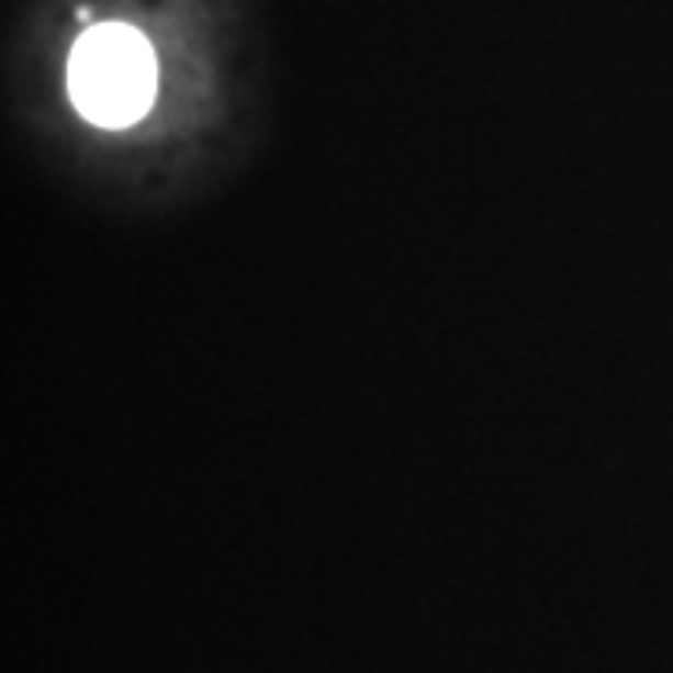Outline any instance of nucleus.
<instances>
[{"label":"nucleus","mask_w":673,"mask_h":673,"mask_svg":"<svg viewBox=\"0 0 673 673\" xmlns=\"http://www.w3.org/2000/svg\"><path fill=\"white\" fill-rule=\"evenodd\" d=\"M71 98L94 124L124 127L154 98V53L132 26H94L71 53Z\"/></svg>","instance_id":"nucleus-1"}]
</instances>
